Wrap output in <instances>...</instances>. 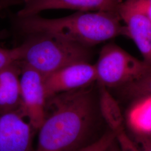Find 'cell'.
<instances>
[{"mask_svg":"<svg viewBox=\"0 0 151 151\" xmlns=\"http://www.w3.org/2000/svg\"><path fill=\"white\" fill-rule=\"evenodd\" d=\"M96 114L88 87L49 97L34 151H75L90 144Z\"/></svg>","mask_w":151,"mask_h":151,"instance_id":"1","label":"cell"},{"mask_svg":"<svg viewBox=\"0 0 151 151\" xmlns=\"http://www.w3.org/2000/svg\"><path fill=\"white\" fill-rule=\"evenodd\" d=\"M120 20L118 12L106 11H78L57 19L44 18L38 14L17 19L20 29L27 35L48 33L89 48L119 35H125V27L122 25Z\"/></svg>","mask_w":151,"mask_h":151,"instance_id":"2","label":"cell"},{"mask_svg":"<svg viewBox=\"0 0 151 151\" xmlns=\"http://www.w3.org/2000/svg\"><path fill=\"white\" fill-rule=\"evenodd\" d=\"M22 44V65L38 71L43 77L68 65L88 62L90 48L53 34L37 32L29 34Z\"/></svg>","mask_w":151,"mask_h":151,"instance_id":"3","label":"cell"},{"mask_svg":"<svg viewBox=\"0 0 151 151\" xmlns=\"http://www.w3.org/2000/svg\"><path fill=\"white\" fill-rule=\"evenodd\" d=\"M95 65L97 81L108 87L124 86L151 70V65L137 59L116 44L103 47Z\"/></svg>","mask_w":151,"mask_h":151,"instance_id":"4","label":"cell"},{"mask_svg":"<svg viewBox=\"0 0 151 151\" xmlns=\"http://www.w3.org/2000/svg\"><path fill=\"white\" fill-rule=\"evenodd\" d=\"M20 64L22 110L37 132L43 124L45 115L47 97L44 77L38 71Z\"/></svg>","mask_w":151,"mask_h":151,"instance_id":"5","label":"cell"},{"mask_svg":"<svg viewBox=\"0 0 151 151\" xmlns=\"http://www.w3.org/2000/svg\"><path fill=\"white\" fill-rule=\"evenodd\" d=\"M97 81L95 65L88 62L75 63L44 77L47 99L55 94L90 86Z\"/></svg>","mask_w":151,"mask_h":151,"instance_id":"6","label":"cell"},{"mask_svg":"<svg viewBox=\"0 0 151 151\" xmlns=\"http://www.w3.org/2000/svg\"><path fill=\"white\" fill-rule=\"evenodd\" d=\"M20 111H0V151H34L36 132Z\"/></svg>","mask_w":151,"mask_h":151,"instance_id":"7","label":"cell"},{"mask_svg":"<svg viewBox=\"0 0 151 151\" xmlns=\"http://www.w3.org/2000/svg\"><path fill=\"white\" fill-rule=\"evenodd\" d=\"M123 0H24L23 8L17 12V17L38 15L50 9H71L78 11H106L118 13Z\"/></svg>","mask_w":151,"mask_h":151,"instance_id":"8","label":"cell"},{"mask_svg":"<svg viewBox=\"0 0 151 151\" xmlns=\"http://www.w3.org/2000/svg\"><path fill=\"white\" fill-rule=\"evenodd\" d=\"M118 14L125 24V35L133 40L144 60L151 65V20L126 0L120 4Z\"/></svg>","mask_w":151,"mask_h":151,"instance_id":"9","label":"cell"},{"mask_svg":"<svg viewBox=\"0 0 151 151\" xmlns=\"http://www.w3.org/2000/svg\"><path fill=\"white\" fill-rule=\"evenodd\" d=\"M21 71L20 60L0 70V111H20L23 113L21 96Z\"/></svg>","mask_w":151,"mask_h":151,"instance_id":"10","label":"cell"},{"mask_svg":"<svg viewBox=\"0 0 151 151\" xmlns=\"http://www.w3.org/2000/svg\"><path fill=\"white\" fill-rule=\"evenodd\" d=\"M132 100L125 120L130 129L134 137L151 136V95Z\"/></svg>","mask_w":151,"mask_h":151,"instance_id":"11","label":"cell"},{"mask_svg":"<svg viewBox=\"0 0 151 151\" xmlns=\"http://www.w3.org/2000/svg\"><path fill=\"white\" fill-rule=\"evenodd\" d=\"M99 109L100 114L110 129L115 133L124 128V118L116 100L108 88L100 85Z\"/></svg>","mask_w":151,"mask_h":151,"instance_id":"12","label":"cell"},{"mask_svg":"<svg viewBox=\"0 0 151 151\" xmlns=\"http://www.w3.org/2000/svg\"><path fill=\"white\" fill-rule=\"evenodd\" d=\"M121 87L124 96L132 100L142 96L151 95V70L139 80Z\"/></svg>","mask_w":151,"mask_h":151,"instance_id":"13","label":"cell"},{"mask_svg":"<svg viewBox=\"0 0 151 151\" xmlns=\"http://www.w3.org/2000/svg\"><path fill=\"white\" fill-rule=\"evenodd\" d=\"M115 140V133L110 130L99 139L75 151H105Z\"/></svg>","mask_w":151,"mask_h":151,"instance_id":"14","label":"cell"},{"mask_svg":"<svg viewBox=\"0 0 151 151\" xmlns=\"http://www.w3.org/2000/svg\"><path fill=\"white\" fill-rule=\"evenodd\" d=\"M22 53V45L11 49L5 48L0 46V70L9 65L20 60Z\"/></svg>","mask_w":151,"mask_h":151,"instance_id":"15","label":"cell"},{"mask_svg":"<svg viewBox=\"0 0 151 151\" xmlns=\"http://www.w3.org/2000/svg\"><path fill=\"white\" fill-rule=\"evenodd\" d=\"M115 134L119 151H140L135 142L127 134L125 129L115 133Z\"/></svg>","mask_w":151,"mask_h":151,"instance_id":"16","label":"cell"},{"mask_svg":"<svg viewBox=\"0 0 151 151\" xmlns=\"http://www.w3.org/2000/svg\"><path fill=\"white\" fill-rule=\"evenodd\" d=\"M131 5L143 13L151 21V0H126Z\"/></svg>","mask_w":151,"mask_h":151,"instance_id":"17","label":"cell"},{"mask_svg":"<svg viewBox=\"0 0 151 151\" xmlns=\"http://www.w3.org/2000/svg\"><path fill=\"white\" fill-rule=\"evenodd\" d=\"M134 137L140 151H151V136Z\"/></svg>","mask_w":151,"mask_h":151,"instance_id":"18","label":"cell"},{"mask_svg":"<svg viewBox=\"0 0 151 151\" xmlns=\"http://www.w3.org/2000/svg\"><path fill=\"white\" fill-rule=\"evenodd\" d=\"M24 0H0V12L10 6L20 4Z\"/></svg>","mask_w":151,"mask_h":151,"instance_id":"19","label":"cell"},{"mask_svg":"<svg viewBox=\"0 0 151 151\" xmlns=\"http://www.w3.org/2000/svg\"><path fill=\"white\" fill-rule=\"evenodd\" d=\"M105 151H119V147L116 139L114 141L113 143L108 147V149Z\"/></svg>","mask_w":151,"mask_h":151,"instance_id":"20","label":"cell"}]
</instances>
